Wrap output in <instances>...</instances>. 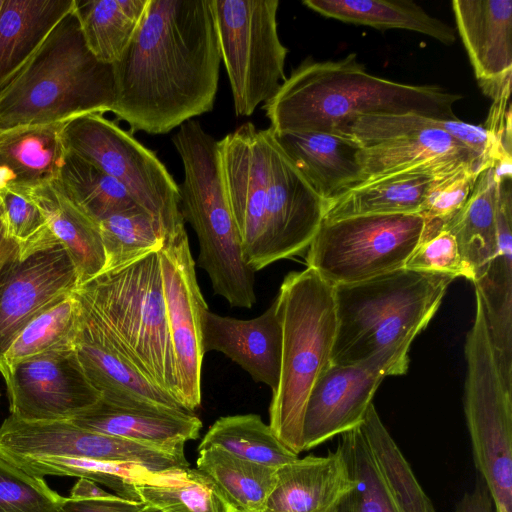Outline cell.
I'll return each mask as SVG.
<instances>
[{
  "label": "cell",
  "mask_w": 512,
  "mask_h": 512,
  "mask_svg": "<svg viewBox=\"0 0 512 512\" xmlns=\"http://www.w3.org/2000/svg\"><path fill=\"white\" fill-rule=\"evenodd\" d=\"M220 51L211 0H148L113 64V114L131 132L166 134L213 109Z\"/></svg>",
  "instance_id": "6da1fadb"
},
{
  "label": "cell",
  "mask_w": 512,
  "mask_h": 512,
  "mask_svg": "<svg viewBox=\"0 0 512 512\" xmlns=\"http://www.w3.org/2000/svg\"><path fill=\"white\" fill-rule=\"evenodd\" d=\"M462 98L439 85H412L375 76L350 53L339 60L307 58L262 108L274 133H337L361 115L458 119L453 106Z\"/></svg>",
  "instance_id": "7a4b0ae2"
},
{
  "label": "cell",
  "mask_w": 512,
  "mask_h": 512,
  "mask_svg": "<svg viewBox=\"0 0 512 512\" xmlns=\"http://www.w3.org/2000/svg\"><path fill=\"white\" fill-rule=\"evenodd\" d=\"M454 279L402 268L335 285L337 330L331 364L381 359L405 374L412 341L433 318Z\"/></svg>",
  "instance_id": "3957f363"
},
{
  "label": "cell",
  "mask_w": 512,
  "mask_h": 512,
  "mask_svg": "<svg viewBox=\"0 0 512 512\" xmlns=\"http://www.w3.org/2000/svg\"><path fill=\"white\" fill-rule=\"evenodd\" d=\"M114 104L113 65L88 49L75 6L0 89V129L67 122L111 112Z\"/></svg>",
  "instance_id": "277c9868"
},
{
  "label": "cell",
  "mask_w": 512,
  "mask_h": 512,
  "mask_svg": "<svg viewBox=\"0 0 512 512\" xmlns=\"http://www.w3.org/2000/svg\"><path fill=\"white\" fill-rule=\"evenodd\" d=\"M282 325L279 384L272 392L269 426L296 454L303 452V416L309 393L331 365L337 318L334 286L314 269L290 272L276 296Z\"/></svg>",
  "instance_id": "5b68a950"
},
{
  "label": "cell",
  "mask_w": 512,
  "mask_h": 512,
  "mask_svg": "<svg viewBox=\"0 0 512 512\" xmlns=\"http://www.w3.org/2000/svg\"><path fill=\"white\" fill-rule=\"evenodd\" d=\"M172 143L184 169L179 208L198 237V265L207 272L216 295L232 307L249 309L256 302L255 272L244 260L230 210L219 141L191 119L179 126Z\"/></svg>",
  "instance_id": "8992f818"
},
{
  "label": "cell",
  "mask_w": 512,
  "mask_h": 512,
  "mask_svg": "<svg viewBox=\"0 0 512 512\" xmlns=\"http://www.w3.org/2000/svg\"><path fill=\"white\" fill-rule=\"evenodd\" d=\"M76 291L125 358L179 402L158 251L102 272Z\"/></svg>",
  "instance_id": "52a82bcc"
},
{
  "label": "cell",
  "mask_w": 512,
  "mask_h": 512,
  "mask_svg": "<svg viewBox=\"0 0 512 512\" xmlns=\"http://www.w3.org/2000/svg\"><path fill=\"white\" fill-rule=\"evenodd\" d=\"M465 358L464 412L475 466L495 512H512V391L500 374L477 293Z\"/></svg>",
  "instance_id": "ba28073f"
},
{
  "label": "cell",
  "mask_w": 512,
  "mask_h": 512,
  "mask_svg": "<svg viewBox=\"0 0 512 512\" xmlns=\"http://www.w3.org/2000/svg\"><path fill=\"white\" fill-rule=\"evenodd\" d=\"M62 139L66 151L118 181L139 207L158 220L165 239L185 230L179 185L158 157L130 132L101 113H90L66 122Z\"/></svg>",
  "instance_id": "9c48e42d"
},
{
  "label": "cell",
  "mask_w": 512,
  "mask_h": 512,
  "mask_svg": "<svg viewBox=\"0 0 512 512\" xmlns=\"http://www.w3.org/2000/svg\"><path fill=\"white\" fill-rule=\"evenodd\" d=\"M221 61L238 116H251L287 78L288 49L278 34V0H211Z\"/></svg>",
  "instance_id": "30bf717a"
},
{
  "label": "cell",
  "mask_w": 512,
  "mask_h": 512,
  "mask_svg": "<svg viewBox=\"0 0 512 512\" xmlns=\"http://www.w3.org/2000/svg\"><path fill=\"white\" fill-rule=\"evenodd\" d=\"M424 226L420 214L323 219L307 248V267L333 286L402 269L420 243Z\"/></svg>",
  "instance_id": "8fae6325"
},
{
  "label": "cell",
  "mask_w": 512,
  "mask_h": 512,
  "mask_svg": "<svg viewBox=\"0 0 512 512\" xmlns=\"http://www.w3.org/2000/svg\"><path fill=\"white\" fill-rule=\"evenodd\" d=\"M441 121L417 114L361 115L338 133L361 146L358 161L363 181L402 172L437 178L466 165L483 171L481 160L446 133Z\"/></svg>",
  "instance_id": "7c38bea8"
},
{
  "label": "cell",
  "mask_w": 512,
  "mask_h": 512,
  "mask_svg": "<svg viewBox=\"0 0 512 512\" xmlns=\"http://www.w3.org/2000/svg\"><path fill=\"white\" fill-rule=\"evenodd\" d=\"M338 446L356 481L338 512H435L374 404Z\"/></svg>",
  "instance_id": "4fadbf2b"
},
{
  "label": "cell",
  "mask_w": 512,
  "mask_h": 512,
  "mask_svg": "<svg viewBox=\"0 0 512 512\" xmlns=\"http://www.w3.org/2000/svg\"><path fill=\"white\" fill-rule=\"evenodd\" d=\"M0 455L10 461L64 457L133 463L154 471L189 466L184 453L90 431L70 420L32 422L11 415L0 426Z\"/></svg>",
  "instance_id": "5bb4252c"
},
{
  "label": "cell",
  "mask_w": 512,
  "mask_h": 512,
  "mask_svg": "<svg viewBox=\"0 0 512 512\" xmlns=\"http://www.w3.org/2000/svg\"><path fill=\"white\" fill-rule=\"evenodd\" d=\"M158 253L179 402L194 412L201 403V372L205 354L201 320L208 306L197 282L186 230L165 239Z\"/></svg>",
  "instance_id": "9a60e30c"
},
{
  "label": "cell",
  "mask_w": 512,
  "mask_h": 512,
  "mask_svg": "<svg viewBox=\"0 0 512 512\" xmlns=\"http://www.w3.org/2000/svg\"><path fill=\"white\" fill-rule=\"evenodd\" d=\"M266 131L267 203L259 271L307 249L325 214V201L280 147L274 132Z\"/></svg>",
  "instance_id": "2e32d148"
},
{
  "label": "cell",
  "mask_w": 512,
  "mask_h": 512,
  "mask_svg": "<svg viewBox=\"0 0 512 512\" xmlns=\"http://www.w3.org/2000/svg\"><path fill=\"white\" fill-rule=\"evenodd\" d=\"M4 380L10 415L24 421L71 420L101 399L74 347L22 360L9 369Z\"/></svg>",
  "instance_id": "e0dca14e"
},
{
  "label": "cell",
  "mask_w": 512,
  "mask_h": 512,
  "mask_svg": "<svg viewBox=\"0 0 512 512\" xmlns=\"http://www.w3.org/2000/svg\"><path fill=\"white\" fill-rule=\"evenodd\" d=\"M400 375L391 363L377 359L354 365L331 364L314 383L304 410L303 451L362 425L380 383Z\"/></svg>",
  "instance_id": "ac0fdd59"
},
{
  "label": "cell",
  "mask_w": 512,
  "mask_h": 512,
  "mask_svg": "<svg viewBox=\"0 0 512 512\" xmlns=\"http://www.w3.org/2000/svg\"><path fill=\"white\" fill-rule=\"evenodd\" d=\"M224 186L246 264L256 272L266 224L265 129L245 123L219 141Z\"/></svg>",
  "instance_id": "d6986e66"
},
{
  "label": "cell",
  "mask_w": 512,
  "mask_h": 512,
  "mask_svg": "<svg viewBox=\"0 0 512 512\" xmlns=\"http://www.w3.org/2000/svg\"><path fill=\"white\" fill-rule=\"evenodd\" d=\"M75 265L64 246L37 251L9 262L0 272V370L19 331L41 310L79 286Z\"/></svg>",
  "instance_id": "ffe728a7"
},
{
  "label": "cell",
  "mask_w": 512,
  "mask_h": 512,
  "mask_svg": "<svg viewBox=\"0 0 512 512\" xmlns=\"http://www.w3.org/2000/svg\"><path fill=\"white\" fill-rule=\"evenodd\" d=\"M76 294L80 315L74 349L88 380L100 392L101 400L121 407L188 411L125 358L86 300L77 291Z\"/></svg>",
  "instance_id": "44dd1931"
},
{
  "label": "cell",
  "mask_w": 512,
  "mask_h": 512,
  "mask_svg": "<svg viewBox=\"0 0 512 512\" xmlns=\"http://www.w3.org/2000/svg\"><path fill=\"white\" fill-rule=\"evenodd\" d=\"M452 10L479 87L494 99L511 85L512 0H454Z\"/></svg>",
  "instance_id": "7402d4cb"
},
{
  "label": "cell",
  "mask_w": 512,
  "mask_h": 512,
  "mask_svg": "<svg viewBox=\"0 0 512 512\" xmlns=\"http://www.w3.org/2000/svg\"><path fill=\"white\" fill-rule=\"evenodd\" d=\"M204 353L218 351L243 368L255 382L277 388L281 371L282 325L276 298L260 316L240 320L209 309L201 320Z\"/></svg>",
  "instance_id": "603a6c76"
},
{
  "label": "cell",
  "mask_w": 512,
  "mask_h": 512,
  "mask_svg": "<svg viewBox=\"0 0 512 512\" xmlns=\"http://www.w3.org/2000/svg\"><path fill=\"white\" fill-rule=\"evenodd\" d=\"M355 485L339 446L325 456L298 457L276 469L260 512H332Z\"/></svg>",
  "instance_id": "cb8c5ba5"
},
{
  "label": "cell",
  "mask_w": 512,
  "mask_h": 512,
  "mask_svg": "<svg viewBox=\"0 0 512 512\" xmlns=\"http://www.w3.org/2000/svg\"><path fill=\"white\" fill-rule=\"evenodd\" d=\"M498 249L484 274L473 284L478 294L504 384L512 391V190L511 180L499 186Z\"/></svg>",
  "instance_id": "d4e9b609"
},
{
  "label": "cell",
  "mask_w": 512,
  "mask_h": 512,
  "mask_svg": "<svg viewBox=\"0 0 512 512\" xmlns=\"http://www.w3.org/2000/svg\"><path fill=\"white\" fill-rule=\"evenodd\" d=\"M102 434L121 437L173 453L199 437L201 420L189 411L121 407L100 401L70 420Z\"/></svg>",
  "instance_id": "484cf974"
},
{
  "label": "cell",
  "mask_w": 512,
  "mask_h": 512,
  "mask_svg": "<svg viewBox=\"0 0 512 512\" xmlns=\"http://www.w3.org/2000/svg\"><path fill=\"white\" fill-rule=\"evenodd\" d=\"M277 142L316 193L329 201L363 181L361 146L336 132L274 133Z\"/></svg>",
  "instance_id": "4316f807"
},
{
  "label": "cell",
  "mask_w": 512,
  "mask_h": 512,
  "mask_svg": "<svg viewBox=\"0 0 512 512\" xmlns=\"http://www.w3.org/2000/svg\"><path fill=\"white\" fill-rule=\"evenodd\" d=\"M65 124L0 129V171L7 176L6 186L31 191L56 180L67 153Z\"/></svg>",
  "instance_id": "83f0119b"
},
{
  "label": "cell",
  "mask_w": 512,
  "mask_h": 512,
  "mask_svg": "<svg viewBox=\"0 0 512 512\" xmlns=\"http://www.w3.org/2000/svg\"><path fill=\"white\" fill-rule=\"evenodd\" d=\"M75 6L76 0H3L0 89L26 65Z\"/></svg>",
  "instance_id": "f1b7e54d"
},
{
  "label": "cell",
  "mask_w": 512,
  "mask_h": 512,
  "mask_svg": "<svg viewBox=\"0 0 512 512\" xmlns=\"http://www.w3.org/2000/svg\"><path fill=\"white\" fill-rule=\"evenodd\" d=\"M29 194L71 257L80 284L101 274L105 254L98 223L84 213L55 181L37 187Z\"/></svg>",
  "instance_id": "f546056e"
},
{
  "label": "cell",
  "mask_w": 512,
  "mask_h": 512,
  "mask_svg": "<svg viewBox=\"0 0 512 512\" xmlns=\"http://www.w3.org/2000/svg\"><path fill=\"white\" fill-rule=\"evenodd\" d=\"M434 177L393 173L365 180L325 202L324 219L359 215L419 214Z\"/></svg>",
  "instance_id": "4dcf8cb0"
},
{
  "label": "cell",
  "mask_w": 512,
  "mask_h": 512,
  "mask_svg": "<svg viewBox=\"0 0 512 512\" xmlns=\"http://www.w3.org/2000/svg\"><path fill=\"white\" fill-rule=\"evenodd\" d=\"M501 182L492 167L483 170L463 208L444 227L454 235L472 283L484 274L498 249L497 199Z\"/></svg>",
  "instance_id": "1f68e13d"
},
{
  "label": "cell",
  "mask_w": 512,
  "mask_h": 512,
  "mask_svg": "<svg viewBox=\"0 0 512 512\" xmlns=\"http://www.w3.org/2000/svg\"><path fill=\"white\" fill-rule=\"evenodd\" d=\"M320 15L376 29H405L429 36L444 45L456 41V31L411 0H304Z\"/></svg>",
  "instance_id": "d6a6232c"
},
{
  "label": "cell",
  "mask_w": 512,
  "mask_h": 512,
  "mask_svg": "<svg viewBox=\"0 0 512 512\" xmlns=\"http://www.w3.org/2000/svg\"><path fill=\"white\" fill-rule=\"evenodd\" d=\"M148 0H76L85 43L99 61L113 65L126 50Z\"/></svg>",
  "instance_id": "836d02e7"
},
{
  "label": "cell",
  "mask_w": 512,
  "mask_h": 512,
  "mask_svg": "<svg viewBox=\"0 0 512 512\" xmlns=\"http://www.w3.org/2000/svg\"><path fill=\"white\" fill-rule=\"evenodd\" d=\"M198 452L196 469L213 480L236 511H261L275 484L277 468L241 459L219 448Z\"/></svg>",
  "instance_id": "e575fe53"
},
{
  "label": "cell",
  "mask_w": 512,
  "mask_h": 512,
  "mask_svg": "<svg viewBox=\"0 0 512 512\" xmlns=\"http://www.w3.org/2000/svg\"><path fill=\"white\" fill-rule=\"evenodd\" d=\"M80 315L76 290L63 295L36 314L15 336L3 355L5 379L18 362L36 355L74 347Z\"/></svg>",
  "instance_id": "d590c367"
},
{
  "label": "cell",
  "mask_w": 512,
  "mask_h": 512,
  "mask_svg": "<svg viewBox=\"0 0 512 512\" xmlns=\"http://www.w3.org/2000/svg\"><path fill=\"white\" fill-rule=\"evenodd\" d=\"M219 448L241 459L278 468L298 458L275 436L259 415L242 414L217 419L201 440L198 451Z\"/></svg>",
  "instance_id": "8d00e7d4"
},
{
  "label": "cell",
  "mask_w": 512,
  "mask_h": 512,
  "mask_svg": "<svg viewBox=\"0 0 512 512\" xmlns=\"http://www.w3.org/2000/svg\"><path fill=\"white\" fill-rule=\"evenodd\" d=\"M140 502L162 512H235L213 480L198 469L163 470L159 479L135 485Z\"/></svg>",
  "instance_id": "74e56055"
},
{
  "label": "cell",
  "mask_w": 512,
  "mask_h": 512,
  "mask_svg": "<svg viewBox=\"0 0 512 512\" xmlns=\"http://www.w3.org/2000/svg\"><path fill=\"white\" fill-rule=\"evenodd\" d=\"M54 181L97 223L114 213L139 207L118 181L68 151Z\"/></svg>",
  "instance_id": "f35d334b"
},
{
  "label": "cell",
  "mask_w": 512,
  "mask_h": 512,
  "mask_svg": "<svg viewBox=\"0 0 512 512\" xmlns=\"http://www.w3.org/2000/svg\"><path fill=\"white\" fill-rule=\"evenodd\" d=\"M10 462L41 478L72 476L92 480L112 489L115 495L136 502L140 500L135 485L154 482L163 471H154L133 463L64 457L21 459Z\"/></svg>",
  "instance_id": "ab89813d"
},
{
  "label": "cell",
  "mask_w": 512,
  "mask_h": 512,
  "mask_svg": "<svg viewBox=\"0 0 512 512\" xmlns=\"http://www.w3.org/2000/svg\"><path fill=\"white\" fill-rule=\"evenodd\" d=\"M105 254L103 272L128 265L164 243L161 224L142 208L114 213L98 222Z\"/></svg>",
  "instance_id": "60d3db41"
},
{
  "label": "cell",
  "mask_w": 512,
  "mask_h": 512,
  "mask_svg": "<svg viewBox=\"0 0 512 512\" xmlns=\"http://www.w3.org/2000/svg\"><path fill=\"white\" fill-rule=\"evenodd\" d=\"M0 219L8 236L18 245L21 258L60 243L29 191L2 187Z\"/></svg>",
  "instance_id": "b9f144b4"
},
{
  "label": "cell",
  "mask_w": 512,
  "mask_h": 512,
  "mask_svg": "<svg viewBox=\"0 0 512 512\" xmlns=\"http://www.w3.org/2000/svg\"><path fill=\"white\" fill-rule=\"evenodd\" d=\"M481 172L475 165H466L434 178L419 212L425 221L422 238L444 229L460 212Z\"/></svg>",
  "instance_id": "7bdbcfd3"
},
{
  "label": "cell",
  "mask_w": 512,
  "mask_h": 512,
  "mask_svg": "<svg viewBox=\"0 0 512 512\" xmlns=\"http://www.w3.org/2000/svg\"><path fill=\"white\" fill-rule=\"evenodd\" d=\"M65 497L0 455V512H60Z\"/></svg>",
  "instance_id": "ee69618b"
},
{
  "label": "cell",
  "mask_w": 512,
  "mask_h": 512,
  "mask_svg": "<svg viewBox=\"0 0 512 512\" xmlns=\"http://www.w3.org/2000/svg\"><path fill=\"white\" fill-rule=\"evenodd\" d=\"M404 268L419 272L447 274L455 278L465 277L471 281L457 241L447 229L422 238Z\"/></svg>",
  "instance_id": "f6af8a7d"
},
{
  "label": "cell",
  "mask_w": 512,
  "mask_h": 512,
  "mask_svg": "<svg viewBox=\"0 0 512 512\" xmlns=\"http://www.w3.org/2000/svg\"><path fill=\"white\" fill-rule=\"evenodd\" d=\"M143 505L142 502L127 500L117 495L93 500L65 497L60 512H136Z\"/></svg>",
  "instance_id": "bcb514c9"
},
{
  "label": "cell",
  "mask_w": 512,
  "mask_h": 512,
  "mask_svg": "<svg viewBox=\"0 0 512 512\" xmlns=\"http://www.w3.org/2000/svg\"><path fill=\"white\" fill-rule=\"evenodd\" d=\"M455 512H495L491 496L481 478L477 480L471 491L460 498Z\"/></svg>",
  "instance_id": "7dc6e473"
},
{
  "label": "cell",
  "mask_w": 512,
  "mask_h": 512,
  "mask_svg": "<svg viewBox=\"0 0 512 512\" xmlns=\"http://www.w3.org/2000/svg\"><path fill=\"white\" fill-rule=\"evenodd\" d=\"M115 494L109 493L100 488L97 483L85 478L79 480L73 486L70 492V498L80 500H93L114 497Z\"/></svg>",
  "instance_id": "c3c4849f"
},
{
  "label": "cell",
  "mask_w": 512,
  "mask_h": 512,
  "mask_svg": "<svg viewBox=\"0 0 512 512\" xmlns=\"http://www.w3.org/2000/svg\"><path fill=\"white\" fill-rule=\"evenodd\" d=\"M20 257L18 245L8 236L0 219V272L12 260Z\"/></svg>",
  "instance_id": "681fc988"
},
{
  "label": "cell",
  "mask_w": 512,
  "mask_h": 512,
  "mask_svg": "<svg viewBox=\"0 0 512 512\" xmlns=\"http://www.w3.org/2000/svg\"><path fill=\"white\" fill-rule=\"evenodd\" d=\"M136 512H162L161 510L155 508V507H152V506H149V505H143L139 510H137Z\"/></svg>",
  "instance_id": "f907efd6"
},
{
  "label": "cell",
  "mask_w": 512,
  "mask_h": 512,
  "mask_svg": "<svg viewBox=\"0 0 512 512\" xmlns=\"http://www.w3.org/2000/svg\"><path fill=\"white\" fill-rule=\"evenodd\" d=\"M2 4H3V0H0V11H1Z\"/></svg>",
  "instance_id": "816d5d0a"
},
{
  "label": "cell",
  "mask_w": 512,
  "mask_h": 512,
  "mask_svg": "<svg viewBox=\"0 0 512 512\" xmlns=\"http://www.w3.org/2000/svg\"><path fill=\"white\" fill-rule=\"evenodd\" d=\"M332 512H338V508H337V509H335V510H334V511H332Z\"/></svg>",
  "instance_id": "f5cc1de1"
},
{
  "label": "cell",
  "mask_w": 512,
  "mask_h": 512,
  "mask_svg": "<svg viewBox=\"0 0 512 512\" xmlns=\"http://www.w3.org/2000/svg\"><path fill=\"white\" fill-rule=\"evenodd\" d=\"M235 512H239V511H235Z\"/></svg>",
  "instance_id": "db71d44e"
},
{
  "label": "cell",
  "mask_w": 512,
  "mask_h": 512,
  "mask_svg": "<svg viewBox=\"0 0 512 512\" xmlns=\"http://www.w3.org/2000/svg\"><path fill=\"white\" fill-rule=\"evenodd\" d=\"M0 396H1V394H0Z\"/></svg>",
  "instance_id": "11a10c76"
}]
</instances>
